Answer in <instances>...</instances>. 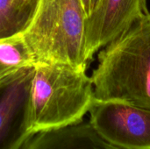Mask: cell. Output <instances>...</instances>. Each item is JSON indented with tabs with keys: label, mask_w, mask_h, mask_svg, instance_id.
<instances>
[{
	"label": "cell",
	"mask_w": 150,
	"mask_h": 149,
	"mask_svg": "<svg viewBox=\"0 0 150 149\" xmlns=\"http://www.w3.org/2000/svg\"><path fill=\"white\" fill-rule=\"evenodd\" d=\"M87 68L62 63H38L30 87L33 133L62 128L83 120L93 102Z\"/></svg>",
	"instance_id": "7a4b0ae2"
},
{
	"label": "cell",
	"mask_w": 150,
	"mask_h": 149,
	"mask_svg": "<svg viewBox=\"0 0 150 149\" xmlns=\"http://www.w3.org/2000/svg\"><path fill=\"white\" fill-rule=\"evenodd\" d=\"M99 52L91 76L94 100L150 110V12Z\"/></svg>",
	"instance_id": "6da1fadb"
},
{
	"label": "cell",
	"mask_w": 150,
	"mask_h": 149,
	"mask_svg": "<svg viewBox=\"0 0 150 149\" xmlns=\"http://www.w3.org/2000/svg\"><path fill=\"white\" fill-rule=\"evenodd\" d=\"M36 65L37 61L21 33L0 38V81Z\"/></svg>",
	"instance_id": "52a82bcc"
},
{
	"label": "cell",
	"mask_w": 150,
	"mask_h": 149,
	"mask_svg": "<svg viewBox=\"0 0 150 149\" xmlns=\"http://www.w3.org/2000/svg\"><path fill=\"white\" fill-rule=\"evenodd\" d=\"M22 6H24L25 8H26L27 10L31 11H34L35 7L38 4L39 0H17Z\"/></svg>",
	"instance_id": "9c48e42d"
},
{
	"label": "cell",
	"mask_w": 150,
	"mask_h": 149,
	"mask_svg": "<svg viewBox=\"0 0 150 149\" xmlns=\"http://www.w3.org/2000/svg\"><path fill=\"white\" fill-rule=\"evenodd\" d=\"M90 124L120 149H150V110L116 102H93Z\"/></svg>",
	"instance_id": "277c9868"
},
{
	"label": "cell",
	"mask_w": 150,
	"mask_h": 149,
	"mask_svg": "<svg viewBox=\"0 0 150 149\" xmlns=\"http://www.w3.org/2000/svg\"><path fill=\"white\" fill-rule=\"evenodd\" d=\"M81 0H39L21 32L38 63L88 68L86 22Z\"/></svg>",
	"instance_id": "3957f363"
},
{
	"label": "cell",
	"mask_w": 150,
	"mask_h": 149,
	"mask_svg": "<svg viewBox=\"0 0 150 149\" xmlns=\"http://www.w3.org/2000/svg\"><path fill=\"white\" fill-rule=\"evenodd\" d=\"M33 14L17 0H0V38L20 34Z\"/></svg>",
	"instance_id": "ba28073f"
},
{
	"label": "cell",
	"mask_w": 150,
	"mask_h": 149,
	"mask_svg": "<svg viewBox=\"0 0 150 149\" xmlns=\"http://www.w3.org/2000/svg\"><path fill=\"white\" fill-rule=\"evenodd\" d=\"M33 68L0 81V149H21L31 131L30 87Z\"/></svg>",
	"instance_id": "5b68a950"
},
{
	"label": "cell",
	"mask_w": 150,
	"mask_h": 149,
	"mask_svg": "<svg viewBox=\"0 0 150 149\" xmlns=\"http://www.w3.org/2000/svg\"><path fill=\"white\" fill-rule=\"evenodd\" d=\"M98 1V0H92V9H93V8H94V6L97 4ZM91 11H92V10H91Z\"/></svg>",
	"instance_id": "8fae6325"
},
{
	"label": "cell",
	"mask_w": 150,
	"mask_h": 149,
	"mask_svg": "<svg viewBox=\"0 0 150 149\" xmlns=\"http://www.w3.org/2000/svg\"><path fill=\"white\" fill-rule=\"evenodd\" d=\"M149 12L147 0H98L87 18L86 57L93 55Z\"/></svg>",
	"instance_id": "8992f818"
},
{
	"label": "cell",
	"mask_w": 150,
	"mask_h": 149,
	"mask_svg": "<svg viewBox=\"0 0 150 149\" xmlns=\"http://www.w3.org/2000/svg\"><path fill=\"white\" fill-rule=\"evenodd\" d=\"M82 4L83 5V8L87 13V15L89 16L92 10V0H81Z\"/></svg>",
	"instance_id": "30bf717a"
}]
</instances>
